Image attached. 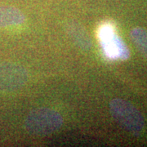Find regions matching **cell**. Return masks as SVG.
Returning <instances> with one entry per match:
<instances>
[{
	"label": "cell",
	"mask_w": 147,
	"mask_h": 147,
	"mask_svg": "<svg viewBox=\"0 0 147 147\" xmlns=\"http://www.w3.org/2000/svg\"><path fill=\"white\" fill-rule=\"evenodd\" d=\"M110 112L113 119L126 131L134 136H140L145 127L142 113L127 100L115 98L110 102Z\"/></svg>",
	"instance_id": "2"
},
{
	"label": "cell",
	"mask_w": 147,
	"mask_h": 147,
	"mask_svg": "<svg viewBox=\"0 0 147 147\" xmlns=\"http://www.w3.org/2000/svg\"><path fill=\"white\" fill-rule=\"evenodd\" d=\"M29 74L26 69L13 63L0 64V92H14L26 84Z\"/></svg>",
	"instance_id": "4"
},
{
	"label": "cell",
	"mask_w": 147,
	"mask_h": 147,
	"mask_svg": "<svg viewBox=\"0 0 147 147\" xmlns=\"http://www.w3.org/2000/svg\"><path fill=\"white\" fill-rule=\"evenodd\" d=\"M131 41L143 57L147 58V30L143 28H134L130 33Z\"/></svg>",
	"instance_id": "7"
},
{
	"label": "cell",
	"mask_w": 147,
	"mask_h": 147,
	"mask_svg": "<svg viewBox=\"0 0 147 147\" xmlns=\"http://www.w3.org/2000/svg\"><path fill=\"white\" fill-rule=\"evenodd\" d=\"M63 122L62 116L57 111L49 108H38L28 115L25 127L32 136L45 137L58 131Z\"/></svg>",
	"instance_id": "1"
},
{
	"label": "cell",
	"mask_w": 147,
	"mask_h": 147,
	"mask_svg": "<svg viewBox=\"0 0 147 147\" xmlns=\"http://www.w3.org/2000/svg\"><path fill=\"white\" fill-rule=\"evenodd\" d=\"M26 21L24 13L11 6L0 7V28L21 26Z\"/></svg>",
	"instance_id": "5"
},
{
	"label": "cell",
	"mask_w": 147,
	"mask_h": 147,
	"mask_svg": "<svg viewBox=\"0 0 147 147\" xmlns=\"http://www.w3.org/2000/svg\"><path fill=\"white\" fill-rule=\"evenodd\" d=\"M67 30L70 38L74 39V42L79 47L85 51L90 50L92 47V42L88 34L82 27L79 26L76 23H71L70 25H68Z\"/></svg>",
	"instance_id": "6"
},
{
	"label": "cell",
	"mask_w": 147,
	"mask_h": 147,
	"mask_svg": "<svg viewBox=\"0 0 147 147\" xmlns=\"http://www.w3.org/2000/svg\"><path fill=\"white\" fill-rule=\"evenodd\" d=\"M100 45L105 57L111 60L125 61L130 57V51L123 40L110 25L103 26L99 32Z\"/></svg>",
	"instance_id": "3"
}]
</instances>
